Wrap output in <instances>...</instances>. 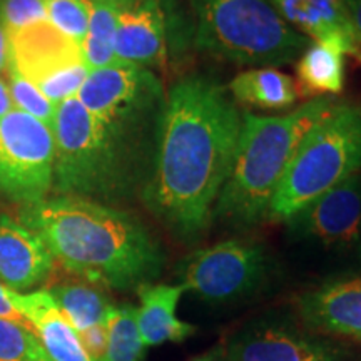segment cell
<instances>
[{"mask_svg":"<svg viewBox=\"0 0 361 361\" xmlns=\"http://www.w3.org/2000/svg\"><path fill=\"white\" fill-rule=\"evenodd\" d=\"M80 343H82L85 353L92 361H102L107 350V329L106 323L96 324V326L79 333Z\"/></svg>","mask_w":361,"mask_h":361,"instance_id":"f1b7e54d","label":"cell"},{"mask_svg":"<svg viewBox=\"0 0 361 361\" xmlns=\"http://www.w3.org/2000/svg\"><path fill=\"white\" fill-rule=\"evenodd\" d=\"M114 54L119 64L154 69L166 64L168 13L162 0H134L119 13Z\"/></svg>","mask_w":361,"mask_h":361,"instance_id":"7c38bea8","label":"cell"},{"mask_svg":"<svg viewBox=\"0 0 361 361\" xmlns=\"http://www.w3.org/2000/svg\"><path fill=\"white\" fill-rule=\"evenodd\" d=\"M336 101L314 97L286 116L243 114L231 171L213 209V219L251 228L268 218L283 176L306 137Z\"/></svg>","mask_w":361,"mask_h":361,"instance_id":"277c9868","label":"cell"},{"mask_svg":"<svg viewBox=\"0 0 361 361\" xmlns=\"http://www.w3.org/2000/svg\"><path fill=\"white\" fill-rule=\"evenodd\" d=\"M298 94L306 97H326L340 94L345 85V54L329 45L310 42L298 59Z\"/></svg>","mask_w":361,"mask_h":361,"instance_id":"ffe728a7","label":"cell"},{"mask_svg":"<svg viewBox=\"0 0 361 361\" xmlns=\"http://www.w3.org/2000/svg\"><path fill=\"white\" fill-rule=\"evenodd\" d=\"M226 361H350V353L331 338L290 318L255 319L223 346Z\"/></svg>","mask_w":361,"mask_h":361,"instance_id":"8fae6325","label":"cell"},{"mask_svg":"<svg viewBox=\"0 0 361 361\" xmlns=\"http://www.w3.org/2000/svg\"><path fill=\"white\" fill-rule=\"evenodd\" d=\"M107 350L102 361H142L146 353L133 305H111L106 319Z\"/></svg>","mask_w":361,"mask_h":361,"instance_id":"603a6c76","label":"cell"},{"mask_svg":"<svg viewBox=\"0 0 361 361\" xmlns=\"http://www.w3.org/2000/svg\"><path fill=\"white\" fill-rule=\"evenodd\" d=\"M89 7V0H45L47 20L79 47L87 35Z\"/></svg>","mask_w":361,"mask_h":361,"instance_id":"d4e9b609","label":"cell"},{"mask_svg":"<svg viewBox=\"0 0 361 361\" xmlns=\"http://www.w3.org/2000/svg\"><path fill=\"white\" fill-rule=\"evenodd\" d=\"M52 129L19 109L0 119V194L20 206L47 200L54 188Z\"/></svg>","mask_w":361,"mask_h":361,"instance_id":"30bf717a","label":"cell"},{"mask_svg":"<svg viewBox=\"0 0 361 361\" xmlns=\"http://www.w3.org/2000/svg\"><path fill=\"white\" fill-rule=\"evenodd\" d=\"M7 40L8 62L34 84L59 69L84 62L79 45L49 20L7 32Z\"/></svg>","mask_w":361,"mask_h":361,"instance_id":"9a60e30c","label":"cell"},{"mask_svg":"<svg viewBox=\"0 0 361 361\" xmlns=\"http://www.w3.org/2000/svg\"><path fill=\"white\" fill-rule=\"evenodd\" d=\"M298 310L314 331L361 343V276L328 279L306 291Z\"/></svg>","mask_w":361,"mask_h":361,"instance_id":"4fadbf2b","label":"cell"},{"mask_svg":"<svg viewBox=\"0 0 361 361\" xmlns=\"http://www.w3.org/2000/svg\"><path fill=\"white\" fill-rule=\"evenodd\" d=\"M47 20L45 0H0V24L6 32Z\"/></svg>","mask_w":361,"mask_h":361,"instance_id":"83f0119b","label":"cell"},{"mask_svg":"<svg viewBox=\"0 0 361 361\" xmlns=\"http://www.w3.org/2000/svg\"><path fill=\"white\" fill-rule=\"evenodd\" d=\"M360 169L361 109L336 101L306 134L274 192L266 219L284 223Z\"/></svg>","mask_w":361,"mask_h":361,"instance_id":"8992f818","label":"cell"},{"mask_svg":"<svg viewBox=\"0 0 361 361\" xmlns=\"http://www.w3.org/2000/svg\"><path fill=\"white\" fill-rule=\"evenodd\" d=\"M7 87L11 92L13 109H19L25 114L32 116L34 119L44 123L47 128H54L56 123V114H57V106L49 101L47 97L40 92L37 85L30 82L29 79H25L19 71L8 62L7 69Z\"/></svg>","mask_w":361,"mask_h":361,"instance_id":"cb8c5ba5","label":"cell"},{"mask_svg":"<svg viewBox=\"0 0 361 361\" xmlns=\"http://www.w3.org/2000/svg\"><path fill=\"white\" fill-rule=\"evenodd\" d=\"M295 245L333 263H361V174L343 180L284 221Z\"/></svg>","mask_w":361,"mask_h":361,"instance_id":"9c48e42d","label":"cell"},{"mask_svg":"<svg viewBox=\"0 0 361 361\" xmlns=\"http://www.w3.org/2000/svg\"><path fill=\"white\" fill-rule=\"evenodd\" d=\"M19 221L42 239L67 273L97 288L137 290L166 264L161 243L146 226L104 202L54 196L20 206Z\"/></svg>","mask_w":361,"mask_h":361,"instance_id":"7a4b0ae2","label":"cell"},{"mask_svg":"<svg viewBox=\"0 0 361 361\" xmlns=\"http://www.w3.org/2000/svg\"><path fill=\"white\" fill-rule=\"evenodd\" d=\"M11 300L40 348L52 361H92L85 353L79 333L44 288L29 293L11 291Z\"/></svg>","mask_w":361,"mask_h":361,"instance_id":"e0dca14e","label":"cell"},{"mask_svg":"<svg viewBox=\"0 0 361 361\" xmlns=\"http://www.w3.org/2000/svg\"><path fill=\"white\" fill-rule=\"evenodd\" d=\"M229 94L234 101L258 109L279 111L295 104L298 89L290 75L274 67L247 69L229 84Z\"/></svg>","mask_w":361,"mask_h":361,"instance_id":"d6986e66","label":"cell"},{"mask_svg":"<svg viewBox=\"0 0 361 361\" xmlns=\"http://www.w3.org/2000/svg\"><path fill=\"white\" fill-rule=\"evenodd\" d=\"M271 259L258 243L228 239L186 256L179 264L184 291L211 306H233L255 298L268 283Z\"/></svg>","mask_w":361,"mask_h":361,"instance_id":"ba28073f","label":"cell"},{"mask_svg":"<svg viewBox=\"0 0 361 361\" xmlns=\"http://www.w3.org/2000/svg\"><path fill=\"white\" fill-rule=\"evenodd\" d=\"M89 69L84 62L67 66L64 69H59L52 74L45 75L35 82L40 92L49 99L52 104L59 106L67 99L78 97L80 87H82L85 79L89 75Z\"/></svg>","mask_w":361,"mask_h":361,"instance_id":"484cf974","label":"cell"},{"mask_svg":"<svg viewBox=\"0 0 361 361\" xmlns=\"http://www.w3.org/2000/svg\"><path fill=\"white\" fill-rule=\"evenodd\" d=\"M243 114L223 85L202 75L166 94L152 168L141 196L176 238L194 243L209 228L241 134Z\"/></svg>","mask_w":361,"mask_h":361,"instance_id":"6da1fadb","label":"cell"},{"mask_svg":"<svg viewBox=\"0 0 361 361\" xmlns=\"http://www.w3.org/2000/svg\"><path fill=\"white\" fill-rule=\"evenodd\" d=\"M194 42L213 57L252 69L291 64L311 40L296 32L269 0H191Z\"/></svg>","mask_w":361,"mask_h":361,"instance_id":"5b68a950","label":"cell"},{"mask_svg":"<svg viewBox=\"0 0 361 361\" xmlns=\"http://www.w3.org/2000/svg\"><path fill=\"white\" fill-rule=\"evenodd\" d=\"M89 4V29L80 47L84 64L89 71L119 64L114 54V40L121 8L109 4Z\"/></svg>","mask_w":361,"mask_h":361,"instance_id":"7402d4cb","label":"cell"},{"mask_svg":"<svg viewBox=\"0 0 361 361\" xmlns=\"http://www.w3.org/2000/svg\"><path fill=\"white\" fill-rule=\"evenodd\" d=\"M219 361H226V360H224V358H221V360H219Z\"/></svg>","mask_w":361,"mask_h":361,"instance_id":"8d00e7d4","label":"cell"},{"mask_svg":"<svg viewBox=\"0 0 361 361\" xmlns=\"http://www.w3.org/2000/svg\"><path fill=\"white\" fill-rule=\"evenodd\" d=\"M180 284L147 283L137 288V326L146 348L164 343H180L196 333V326L176 314L184 295Z\"/></svg>","mask_w":361,"mask_h":361,"instance_id":"ac0fdd59","label":"cell"},{"mask_svg":"<svg viewBox=\"0 0 361 361\" xmlns=\"http://www.w3.org/2000/svg\"><path fill=\"white\" fill-rule=\"evenodd\" d=\"M37 345L24 323L0 318V361H30Z\"/></svg>","mask_w":361,"mask_h":361,"instance_id":"4316f807","label":"cell"},{"mask_svg":"<svg viewBox=\"0 0 361 361\" xmlns=\"http://www.w3.org/2000/svg\"><path fill=\"white\" fill-rule=\"evenodd\" d=\"M166 94L159 78L151 69L114 64L90 71L78 99L102 123L156 146Z\"/></svg>","mask_w":361,"mask_h":361,"instance_id":"52a82bcc","label":"cell"},{"mask_svg":"<svg viewBox=\"0 0 361 361\" xmlns=\"http://www.w3.org/2000/svg\"><path fill=\"white\" fill-rule=\"evenodd\" d=\"M279 16L311 42L329 45L361 59L348 11L343 0H269Z\"/></svg>","mask_w":361,"mask_h":361,"instance_id":"2e32d148","label":"cell"},{"mask_svg":"<svg viewBox=\"0 0 361 361\" xmlns=\"http://www.w3.org/2000/svg\"><path fill=\"white\" fill-rule=\"evenodd\" d=\"M54 188L57 196L119 202L146 186L154 147L102 123L78 97L57 106L52 128Z\"/></svg>","mask_w":361,"mask_h":361,"instance_id":"3957f363","label":"cell"},{"mask_svg":"<svg viewBox=\"0 0 361 361\" xmlns=\"http://www.w3.org/2000/svg\"><path fill=\"white\" fill-rule=\"evenodd\" d=\"M348 11L351 25H353L356 40L361 47V0H343Z\"/></svg>","mask_w":361,"mask_h":361,"instance_id":"4dcf8cb0","label":"cell"},{"mask_svg":"<svg viewBox=\"0 0 361 361\" xmlns=\"http://www.w3.org/2000/svg\"><path fill=\"white\" fill-rule=\"evenodd\" d=\"M30 361H52V360L44 353V350L40 348V345H37V346H35V350H34L32 358H30Z\"/></svg>","mask_w":361,"mask_h":361,"instance_id":"d590c367","label":"cell"},{"mask_svg":"<svg viewBox=\"0 0 361 361\" xmlns=\"http://www.w3.org/2000/svg\"><path fill=\"white\" fill-rule=\"evenodd\" d=\"M0 318H7V319H12V322L24 323L20 313L16 310V306H13V303H12L8 288L4 286L2 283H0Z\"/></svg>","mask_w":361,"mask_h":361,"instance_id":"f546056e","label":"cell"},{"mask_svg":"<svg viewBox=\"0 0 361 361\" xmlns=\"http://www.w3.org/2000/svg\"><path fill=\"white\" fill-rule=\"evenodd\" d=\"M51 251L20 221L0 214V283L16 293L37 290L54 269Z\"/></svg>","mask_w":361,"mask_h":361,"instance_id":"5bb4252c","label":"cell"},{"mask_svg":"<svg viewBox=\"0 0 361 361\" xmlns=\"http://www.w3.org/2000/svg\"><path fill=\"white\" fill-rule=\"evenodd\" d=\"M12 109H13V102H12L11 92H8L6 79L0 75V119H2L4 116H7Z\"/></svg>","mask_w":361,"mask_h":361,"instance_id":"1f68e13d","label":"cell"},{"mask_svg":"<svg viewBox=\"0 0 361 361\" xmlns=\"http://www.w3.org/2000/svg\"><path fill=\"white\" fill-rule=\"evenodd\" d=\"M221 358H223V346H214V348L207 350L206 353L194 356V358L189 361H219Z\"/></svg>","mask_w":361,"mask_h":361,"instance_id":"836d02e7","label":"cell"},{"mask_svg":"<svg viewBox=\"0 0 361 361\" xmlns=\"http://www.w3.org/2000/svg\"><path fill=\"white\" fill-rule=\"evenodd\" d=\"M89 2H92V4H109V6H114V7L123 11V8L129 7L130 4L134 2V0H89Z\"/></svg>","mask_w":361,"mask_h":361,"instance_id":"e575fe53","label":"cell"},{"mask_svg":"<svg viewBox=\"0 0 361 361\" xmlns=\"http://www.w3.org/2000/svg\"><path fill=\"white\" fill-rule=\"evenodd\" d=\"M8 66V40L7 32L4 30L2 24H0V74L6 72Z\"/></svg>","mask_w":361,"mask_h":361,"instance_id":"d6a6232c","label":"cell"},{"mask_svg":"<svg viewBox=\"0 0 361 361\" xmlns=\"http://www.w3.org/2000/svg\"><path fill=\"white\" fill-rule=\"evenodd\" d=\"M47 291L78 333L104 323L112 305L101 288L85 281L61 283Z\"/></svg>","mask_w":361,"mask_h":361,"instance_id":"44dd1931","label":"cell"}]
</instances>
